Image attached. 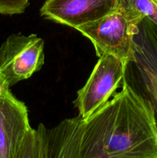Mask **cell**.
I'll list each match as a JSON object with an SVG mask.
<instances>
[{
	"mask_svg": "<svg viewBox=\"0 0 157 158\" xmlns=\"http://www.w3.org/2000/svg\"><path fill=\"white\" fill-rule=\"evenodd\" d=\"M85 130L110 158H157L153 105L124 79L123 89L86 121Z\"/></svg>",
	"mask_w": 157,
	"mask_h": 158,
	"instance_id": "cell-1",
	"label": "cell"
},
{
	"mask_svg": "<svg viewBox=\"0 0 157 158\" xmlns=\"http://www.w3.org/2000/svg\"><path fill=\"white\" fill-rule=\"evenodd\" d=\"M138 26L115 9L96 21L79 26L76 30L92 42L97 56L112 55L128 66L130 62L136 60L134 35L139 32Z\"/></svg>",
	"mask_w": 157,
	"mask_h": 158,
	"instance_id": "cell-2",
	"label": "cell"
},
{
	"mask_svg": "<svg viewBox=\"0 0 157 158\" xmlns=\"http://www.w3.org/2000/svg\"><path fill=\"white\" fill-rule=\"evenodd\" d=\"M45 63L44 41L35 34H12L0 46V86L30 78Z\"/></svg>",
	"mask_w": 157,
	"mask_h": 158,
	"instance_id": "cell-3",
	"label": "cell"
},
{
	"mask_svg": "<svg viewBox=\"0 0 157 158\" xmlns=\"http://www.w3.org/2000/svg\"><path fill=\"white\" fill-rule=\"evenodd\" d=\"M126 69L127 66L114 56L105 54L99 57L73 102L78 110V116L84 121L104 106L112 94L123 85Z\"/></svg>",
	"mask_w": 157,
	"mask_h": 158,
	"instance_id": "cell-4",
	"label": "cell"
},
{
	"mask_svg": "<svg viewBox=\"0 0 157 158\" xmlns=\"http://www.w3.org/2000/svg\"><path fill=\"white\" fill-rule=\"evenodd\" d=\"M31 129L26 104L0 86V158H17Z\"/></svg>",
	"mask_w": 157,
	"mask_h": 158,
	"instance_id": "cell-5",
	"label": "cell"
},
{
	"mask_svg": "<svg viewBox=\"0 0 157 158\" xmlns=\"http://www.w3.org/2000/svg\"><path fill=\"white\" fill-rule=\"evenodd\" d=\"M116 9V0H46L40 9L46 19L76 29Z\"/></svg>",
	"mask_w": 157,
	"mask_h": 158,
	"instance_id": "cell-6",
	"label": "cell"
},
{
	"mask_svg": "<svg viewBox=\"0 0 157 158\" xmlns=\"http://www.w3.org/2000/svg\"><path fill=\"white\" fill-rule=\"evenodd\" d=\"M38 158H82L84 120L66 119L51 129L40 123Z\"/></svg>",
	"mask_w": 157,
	"mask_h": 158,
	"instance_id": "cell-7",
	"label": "cell"
},
{
	"mask_svg": "<svg viewBox=\"0 0 157 158\" xmlns=\"http://www.w3.org/2000/svg\"><path fill=\"white\" fill-rule=\"evenodd\" d=\"M116 9L136 24L148 19L157 26V3L154 0H116Z\"/></svg>",
	"mask_w": 157,
	"mask_h": 158,
	"instance_id": "cell-8",
	"label": "cell"
},
{
	"mask_svg": "<svg viewBox=\"0 0 157 158\" xmlns=\"http://www.w3.org/2000/svg\"><path fill=\"white\" fill-rule=\"evenodd\" d=\"M39 141V131L38 128H32L23 141L17 158H38Z\"/></svg>",
	"mask_w": 157,
	"mask_h": 158,
	"instance_id": "cell-9",
	"label": "cell"
},
{
	"mask_svg": "<svg viewBox=\"0 0 157 158\" xmlns=\"http://www.w3.org/2000/svg\"><path fill=\"white\" fill-rule=\"evenodd\" d=\"M82 158H110L106 156L99 147L91 139L85 127L83 128Z\"/></svg>",
	"mask_w": 157,
	"mask_h": 158,
	"instance_id": "cell-10",
	"label": "cell"
},
{
	"mask_svg": "<svg viewBox=\"0 0 157 158\" xmlns=\"http://www.w3.org/2000/svg\"><path fill=\"white\" fill-rule=\"evenodd\" d=\"M30 0H0V14L17 15L22 14L29 6Z\"/></svg>",
	"mask_w": 157,
	"mask_h": 158,
	"instance_id": "cell-11",
	"label": "cell"
},
{
	"mask_svg": "<svg viewBox=\"0 0 157 158\" xmlns=\"http://www.w3.org/2000/svg\"><path fill=\"white\" fill-rule=\"evenodd\" d=\"M144 74L146 87L157 106V72L149 68H145Z\"/></svg>",
	"mask_w": 157,
	"mask_h": 158,
	"instance_id": "cell-12",
	"label": "cell"
},
{
	"mask_svg": "<svg viewBox=\"0 0 157 158\" xmlns=\"http://www.w3.org/2000/svg\"><path fill=\"white\" fill-rule=\"evenodd\" d=\"M154 1H155V2H156V3H157V0H154Z\"/></svg>",
	"mask_w": 157,
	"mask_h": 158,
	"instance_id": "cell-13",
	"label": "cell"
}]
</instances>
